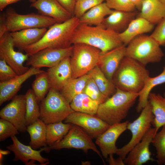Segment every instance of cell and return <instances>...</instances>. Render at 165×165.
Masks as SVG:
<instances>
[{
    "label": "cell",
    "mask_w": 165,
    "mask_h": 165,
    "mask_svg": "<svg viewBox=\"0 0 165 165\" xmlns=\"http://www.w3.org/2000/svg\"><path fill=\"white\" fill-rule=\"evenodd\" d=\"M112 10L103 2L93 7L85 13L79 19L80 23L90 25H99Z\"/></svg>",
    "instance_id": "obj_27"
},
{
    "label": "cell",
    "mask_w": 165,
    "mask_h": 165,
    "mask_svg": "<svg viewBox=\"0 0 165 165\" xmlns=\"http://www.w3.org/2000/svg\"><path fill=\"white\" fill-rule=\"evenodd\" d=\"M157 24L150 35L160 46H165V17Z\"/></svg>",
    "instance_id": "obj_41"
},
{
    "label": "cell",
    "mask_w": 165,
    "mask_h": 165,
    "mask_svg": "<svg viewBox=\"0 0 165 165\" xmlns=\"http://www.w3.org/2000/svg\"><path fill=\"white\" fill-rule=\"evenodd\" d=\"M107 159L108 162L110 165H125L124 160L119 156L117 159H115L113 157V155H111L108 156Z\"/></svg>",
    "instance_id": "obj_45"
},
{
    "label": "cell",
    "mask_w": 165,
    "mask_h": 165,
    "mask_svg": "<svg viewBox=\"0 0 165 165\" xmlns=\"http://www.w3.org/2000/svg\"><path fill=\"white\" fill-rule=\"evenodd\" d=\"M35 76L32 84V89L39 103L45 97L50 86L46 72L38 74Z\"/></svg>",
    "instance_id": "obj_35"
},
{
    "label": "cell",
    "mask_w": 165,
    "mask_h": 165,
    "mask_svg": "<svg viewBox=\"0 0 165 165\" xmlns=\"http://www.w3.org/2000/svg\"><path fill=\"white\" fill-rule=\"evenodd\" d=\"M11 138L13 143L7 146L6 148L14 153L15 157L13 161L20 160L25 164H28L30 160L37 161L42 165L49 163V159L43 157L41 155V152L43 151L46 152L50 151L48 146L41 148L40 149L37 150L33 149L30 145H26L21 143L15 136Z\"/></svg>",
    "instance_id": "obj_17"
},
{
    "label": "cell",
    "mask_w": 165,
    "mask_h": 165,
    "mask_svg": "<svg viewBox=\"0 0 165 165\" xmlns=\"http://www.w3.org/2000/svg\"><path fill=\"white\" fill-rule=\"evenodd\" d=\"M154 118L152 107L148 102L141 112L139 116L132 122H129L127 129L131 133V138L127 144L118 148L116 154L124 160L129 152L141 140L151 127Z\"/></svg>",
    "instance_id": "obj_9"
},
{
    "label": "cell",
    "mask_w": 165,
    "mask_h": 165,
    "mask_svg": "<svg viewBox=\"0 0 165 165\" xmlns=\"http://www.w3.org/2000/svg\"><path fill=\"white\" fill-rule=\"evenodd\" d=\"M160 1H161L163 3L165 4V0H160Z\"/></svg>",
    "instance_id": "obj_50"
},
{
    "label": "cell",
    "mask_w": 165,
    "mask_h": 165,
    "mask_svg": "<svg viewBox=\"0 0 165 165\" xmlns=\"http://www.w3.org/2000/svg\"><path fill=\"white\" fill-rule=\"evenodd\" d=\"M70 57H66L46 71L50 88L61 92L72 78Z\"/></svg>",
    "instance_id": "obj_18"
},
{
    "label": "cell",
    "mask_w": 165,
    "mask_h": 165,
    "mask_svg": "<svg viewBox=\"0 0 165 165\" xmlns=\"http://www.w3.org/2000/svg\"><path fill=\"white\" fill-rule=\"evenodd\" d=\"M154 135L152 142L156 151V160L158 165L164 164L165 163V125Z\"/></svg>",
    "instance_id": "obj_36"
},
{
    "label": "cell",
    "mask_w": 165,
    "mask_h": 165,
    "mask_svg": "<svg viewBox=\"0 0 165 165\" xmlns=\"http://www.w3.org/2000/svg\"><path fill=\"white\" fill-rule=\"evenodd\" d=\"M126 54V47L124 45L105 53H101L98 65L109 80L112 81L114 74Z\"/></svg>",
    "instance_id": "obj_20"
},
{
    "label": "cell",
    "mask_w": 165,
    "mask_h": 165,
    "mask_svg": "<svg viewBox=\"0 0 165 165\" xmlns=\"http://www.w3.org/2000/svg\"><path fill=\"white\" fill-rule=\"evenodd\" d=\"M10 32H7L0 38V58L5 60L19 75L22 74L29 69L24 65L29 56L26 53L16 51Z\"/></svg>",
    "instance_id": "obj_11"
},
{
    "label": "cell",
    "mask_w": 165,
    "mask_h": 165,
    "mask_svg": "<svg viewBox=\"0 0 165 165\" xmlns=\"http://www.w3.org/2000/svg\"><path fill=\"white\" fill-rule=\"evenodd\" d=\"M136 8L140 10L143 3L145 0H130Z\"/></svg>",
    "instance_id": "obj_47"
},
{
    "label": "cell",
    "mask_w": 165,
    "mask_h": 165,
    "mask_svg": "<svg viewBox=\"0 0 165 165\" xmlns=\"http://www.w3.org/2000/svg\"><path fill=\"white\" fill-rule=\"evenodd\" d=\"M73 49V45L64 49H45L29 56L26 65L38 68H51L66 57H71Z\"/></svg>",
    "instance_id": "obj_13"
},
{
    "label": "cell",
    "mask_w": 165,
    "mask_h": 165,
    "mask_svg": "<svg viewBox=\"0 0 165 165\" xmlns=\"http://www.w3.org/2000/svg\"><path fill=\"white\" fill-rule=\"evenodd\" d=\"M40 68L31 67L25 73L5 82H0V105L16 95L22 84L31 76L44 72Z\"/></svg>",
    "instance_id": "obj_19"
},
{
    "label": "cell",
    "mask_w": 165,
    "mask_h": 165,
    "mask_svg": "<svg viewBox=\"0 0 165 165\" xmlns=\"http://www.w3.org/2000/svg\"><path fill=\"white\" fill-rule=\"evenodd\" d=\"M19 131L11 122L6 119H0V141L19 134Z\"/></svg>",
    "instance_id": "obj_39"
},
{
    "label": "cell",
    "mask_w": 165,
    "mask_h": 165,
    "mask_svg": "<svg viewBox=\"0 0 165 165\" xmlns=\"http://www.w3.org/2000/svg\"><path fill=\"white\" fill-rule=\"evenodd\" d=\"M76 0V1H77V0Z\"/></svg>",
    "instance_id": "obj_51"
},
{
    "label": "cell",
    "mask_w": 165,
    "mask_h": 165,
    "mask_svg": "<svg viewBox=\"0 0 165 165\" xmlns=\"http://www.w3.org/2000/svg\"><path fill=\"white\" fill-rule=\"evenodd\" d=\"M26 112L25 94L16 95L10 102L1 110L0 117L12 123L19 131L24 133L27 131Z\"/></svg>",
    "instance_id": "obj_12"
},
{
    "label": "cell",
    "mask_w": 165,
    "mask_h": 165,
    "mask_svg": "<svg viewBox=\"0 0 165 165\" xmlns=\"http://www.w3.org/2000/svg\"><path fill=\"white\" fill-rule=\"evenodd\" d=\"M29 134V145L37 150L48 146L46 139V124L39 118L27 127Z\"/></svg>",
    "instance_id": "obj_28"
},
{
    "label": "cell",
    "mask_w": 165,
    "mask_h": 165,
    "mask_svg": "<svg viewBox=\"0 0 165 165\" xmlns=\"http://www.w3.org/2000/svg\"><path fill=\"white\" fill-rule=\"evenodd\" d=\"M64 122L81 127L92 138H97L110 126L96 115L76 112L71 113Z\"/></svg>",
    "instance_id": "obj_14"
},
{
    "label": "cell",
    "mask_w": 165,
    "mask_h": 165,
    "mask_svg": "<svg viewBox=\"0 0 165 165\" xmlns=\"http://www.w3.org/2000/svg\"><path fill=\"white\" fill-rule=\"evenodd\" d=\"M92 139L83 129L72 124L68 133L62 139L48 146L50 150L72 148L79 149L86 154L88 150L91 149L102 158L100 152Z\"/></svg>",
    "instance_id": "obj_10"
},
{
    "label": "cell",
    "mask_w": 165,
    "mask_h": 165,
    "mask_svg": "<svg viewBox=\"0 0 165 165\" xmlns=\"http://www.w3.org/2000/svg\"><path fill=\"white\" fill-rule=\"evenodd\" d=\"M164 83L165 66L160 74L153 77L149 76L146 79L143 88L138 93V102L136 107V110L138 112H141L148 103V96L153 88Z\"/></svg>",
    "instance_id": "obj_29"
},
{
    "label": "cell",
    "mask_w": 165,
    "mask_h": 165,
    "mask_svg": "<svg viewBox=\"0 0 165 165\" xmlns=\"http://www.w3.org/2000/svg\"><path fill=\"white\" fill-rule=\"evenodd\" d=\"M73 16L76 1L75 0H57Z\"/></svg>",
    "instance_id": "obj_43"
},
{
    "label": "cell",
    "mask_w": 165,
    "mask_h": 165,
    "mask_svg": "<svg viewBox=\"0 0 165 165\" xmlns=\"http://www.w3.org/2000/svg\"><path fill=\"white\" fill-rule=\"evenodd\" d=\"M10 153L9 151L7 150V151H4L2 149H0V163H2V157L4 155H6L7 154H9Z\"/></svg>",
    "instance_id": "obj_48"
},
{
    "label": "cell",
    "mask_w": 165,
    "mask_h": 165,
    "mask_svg": "<svg viewBox=\"0 0 165 165\" xmlns=\"http://www.w3.org/2000/svg\"><path fill=\"white\" fill-rule=\"evenodd\" d=\"M106 0H78L76 1L74 16L79 19L90 9Z\"/></svg>",
    "instance_id": "obj_38"
},
{
    "label": "cell",
    "mask_w": 165,
    "mask_h": 165,
    "mask_svg": "<svg viewBox=\"0 0 165 165\" xmlns=\"http://www.w3.org/2000/svg\"><path fill=\"white\" fill-rule=\"evenodd\" d=\"M70 63L73 78L87 73L98 65L101 51L94 47L83 43L73 44Z\"/></svg>",
    "instance_id": "obj_7"
},
{
    "label": "cell",
    "mask_w": 165,
    "mask_h": 165,
    "mask_svg": "<svg viewBox=\"0 0 165 165\" xmlns=\"http://www.w3.org/2000/svg\"><path fill=\"white\" fill-rule=\"evenodd\" d=\"M140 10L136 17L142 18L154 25L165 17V4L160 0H145Z\"/></svg>",
    "instance_id": "obj_25"
},
{
    "label": "cell",
    "mask_w": 165,
    "mask_h": 165,
    "mask_svg": "<svg viewBox=\"0 0 165 165\" xmlns=\"http://www.w3.org/2000/svg\"><path fill=\"white\" fill-rule=\"evenodd\" d=\"M76 43L94 47L101 53L123 45L118 33L104 28L101 24L93 26L82 23L77 28L72 39V44Z\"/></svg>",
    "instance_id": "obj_2"
},
{
    "label": "cell",
    "mask_w": 165,
    "mask_h": 165,
    "mask_svg": "<svg viewBox=\"0 0 165 165\" xmlns=\"http://www.w3.org/2000/svg\"><path fill=\"white\" fill-rule=\"evenodd\" d=\"M30 7L36 9L41 14L52 18L59 23L66 21L73 16L57 0H37L32 3Z\"/></svg>",
    "instance_id": "obj_21"
},
{
    "label": "cell",
    "mask_w": 165,
    "mask_h": 165,
    "mask_svg": "<svg viewBox=\"0 0 165 165\" xmlns=\"http://www.w3.org/2000/svg\"><path fill=\"white\" fill-rule=\"evenodd\" d=\"M155 128L151 127L141 140L129 152L124 159L127 165H142L149 161L156 160L151 157L150 145L155 134Z\"/></svg>",
    "instance_id": "obj_16"
},
{
    "label": "cell",
    "mask_w": 165,
    "mask_h": 165,
    "mask_svg": "<svg viewBox=\"0 0 165 165\" xmlns=\"http://www.w3.org/2000/svg\"><path fill=\"white\" fill-rule=\"evenodd\" d=\"M26 100V122L27 126L39 118V105L32 89L28 90L25 94Z\"/></svg>",
    "instance_id": "obj_34"
},
{
    "label": "cell",
    "mask_w": 165,
    "mask_h": 165,
    "mask_svg": "<svg viewBox=\"0 0 165 165\" xmlns=\"http://www.w3.org/2000/svg\"><path fill=\"white\" fill-rule=\"evenodd\" d=\"M154 27V24L145 19L136 17L131 21L127 29L119 35L121 40L126 46L137 36L151 32Z\"/></svg>",
    "instance_id": "obj_24"
},
{
    "label": "cell",
    "mask_w": 165,
    "mask_h": 165,
    "mask_svg": "<svg viewBox=\"0 0 165 165\" xmlns=\"http://www.w3.org/2000/svg\"><path fill=\"white\" fill-rule=\"evenodd\" d=\"M99 104L83 92L75 96L70 103L75 112L96 115Z\"/></svg>",
    "instance_id": "obj_30"
},
{
    "label": "cell",
    "mask_w": 165,
    "mask_h": 165,
    "mask_svg": "<svg viewBox=\"0 0 165 165\" xmlns=\"http://www.w3.org/2000/svg\"><path fill=\"white\" fill-rule=\"evenodd\" d=\"M149 76V72L145 66L125 56L114 74L112 81L117 88L138 93Z\"/></svg>",
    "instance_id": "obj_3"
},
{
    "label": "cell",
    "mask_w": 165,
    "mask_h": 165,
    "mask_svg": "<svg viewBox=\"0 0 165 165\" xmlns=\"http://www.w3.org/2000/svg\"><path fill=\"white\" fill-rule=\"evenodd\" d=\"M138 95L116 88L114 94L99 105L96 115L110 125L120 123L127 116Z\"/></svg>",
    "instance_id": "obj_4"
},
{
    "label": "cell",
    "mask_w": 165,
    "mask_h": 165,
    "mask_svg": "<svg viewBox=\"0 0 165 165\" xmlns=\"http://www.w3.org/2000/svg\"><path fill=\"white\" fill-rule=\"evenodd\" d=\"M39 119L46 124L62 122L75 112L61 92L50 88L40 102Z\"/></svg>",
    "instance_id": "obj_6"
},
{
    "label": "cell",
    "mask_w": 165,
    "mask_h": 165,
    "mask_svg": "<svg viewBox=\"0 0 165 165\" xmlns=\"http://www.w3.org/2000/svg\"><path fill=\"white\" fill-rule=\"evenodd\" d=\"M87 74L94 80L101 92L107 98L116 92V88L114 83L106 77L98 65Z\"/></svg>",
    "instance_id": "obj_31"
},
{
    "label": "cell",
    "mask_w": 165,
    "mask_h": 165,
    "mask_svg": "<svg viewBox=\"0 0 165 165\" xmlns=\"http://www.w3.org/2000/svg\"><path fill=\"white\" fill-rule=\"evenodd\" d=\"M83 92L98 102L99 105L105 102L108 98L101 92L94 80L90 76Z\"/></svg>",
    "instance_id": "obj_37"
},
{
    "label": "cell",
    "mask_w": 165,
    "mask_h": 165,
    "mask_svg": "<svg viewBox=\"0 0 165 165\" xmlns=\"http://www.w3.org/2000/svg\"><path fill=\"white\" fill-rule=\"evenodd\" d=\"M129 121L116 123L111 125L96 138V144L99 146L102 156L107 159L111 155L116 154L118 148L116 142L120 136L127 130Z\"/></svg>",
    "instance_id": "obj_15"
},
{
    "label": "cell",
    "mask_w": 165,
    "mask_h": 165,
    "mask_svg": "<svg viewBox=\"0 0 165 165\" xmlns=\"http://www.w3.org/2000/svg\"><path fill=\"white\" fill-rule=\"evenodd\" d=\"M80 24L79 19L75 16L63 22L57 23L49 27L39 41L27 47L24 51L30 56L46 48L69 47L72 46L73 36Z\"/></svg>",
    "instance_id": "obj_1"
},
{
    "label": "cell",
    "mask_w": 165,
    "mask_h": 165,
    "mask_svg": "<svg viewBox=\"0 0 165 165\" xmlns=\"http://www.w3.org/2000/svg\"><path fill=\"white\" fill-rule=\"evenodd\" d=\"M21 0H0V10L2 11L8 5Z\"/></svg>",
    "instance_id": "obj_46"
},
{
    "label": "cell",
    "mask_w": 165,
    "mask_h": 165,
    "mask_svg": "<svg viewBox=\"0 0 165 165\" xmlns=\"http://www.w3.org/2000/svg\"><path fill=\"white\" fill-rule=\"evenodd\" d=\"M7 32L6 24L5 14L4 12L2 13L0 16V38Z\"/></svg>",
    "instance_id": "obj_44"
},
{
    "label": "cell",
    "mask_w": 165,
    "mask_h": 165,
    "mask_svg": "<svg viewBox=\"0 0 165 165\" xmlns=\"http://www.w3.org/2000/svg\"><path fill=\"white\" fill-rule=\"evenodd\" d=\"M164 165H165V163H164Z\"/></svg>",
    "instance_id": "obj_52"
},
{
    "label": "cell",
    "mask_w": 165,
    "mask_h": 165,
    "mask_svg": "<svg viewBox=\"0 0 165 165\" xmlns=\"http://www.w3.org/2000/svg\"><path fill=\"white\" fill-rule=\"evenodd\" d=\"M148 100L154 116L152 125L155 128L156 134L161 127L165 125V92L163 95L151 92Z\"/></svg>",
    "instance_id": "obj_26"
},
{
    "label": "cell",
    "mask_w": 165,
    "mask_h": 165,
    "mask_svg": "<svg viewBox=\"0 0 165 165\" xmlns=\"http://www.w3.org/2000/svg\"><path fill=\"white\" fill-rule=\"evenodd\" d=\"M18 75L3 60H0V82L8 81Z\"/></svg>",
    "instance_id": "obj_42"
},
{
    "label": "cell",
    "mask_w": 165,
    "mask_h": 165,
    "mask_svg": "<svg viewBox=\"0 0 165 165\" xmlns=\"http://www.w3.org/2000/svg\"><path fill=\"white\" fill-rule=\"evenodd\" d=\"M47 28L24 29L10 32L15 47L23 50L39 41L47 31Z\"/></svg>",
    "instance_id": "obj_23"
},
{
    "label": "cell",
    "mask_w": 165,
    "mask_h": 165,
    "mask_svg": "<svg viewBox=\"0 0 165 165\" xmlns=\"http://www.w3.org/2000/svg\"><path fill=\"white\" fill-rule=\"evenodd\" d=\"M105 2L110 9L116 10L132 12L136 8L130 0H106Z\"/></svg>",
    "instance_id": "obj_40"
},
{
    "label": "cell",
    "mask_w": 165,
    "mask_h": 165,
    "mask_svg": "<svg viewBox=\"0 0 165 165\" xmlns=\"http://www.w3.org/2000/svg\"><path fill=\"white\" fill-rule=\"evenodd\" d=\"M160 46L150 35H141L136 37L126 47V56L145 66L160 62L164 55Z\"/></svg>",
    "instance_id": "obj_5"
},
{
    "label": "cell",
    "mask_w": 165,
    "mask_h": 165,
    "mask_svg": "<svg viewBox=\"0 0 165 165\" xmlns=\"http://www.w3.org/2000/svg\"><path fill=\"white\" fill-rule=\"evenodd\" d=\"M72 124L62 122L46 124V139L48 146L62 139L68 133Z\"/></svg>",
    "instance_id": "obj_33"
},
{
    "label": "cell",
    "mask_w": 165,
    "mask_h": 165,
    "mask_svg": "<svg viewBox=\"0 0 165 165\" xmlns=\"http://www.w3.org/2000/svg\"><path fill=\"white\" fill-rule=\"evenodd\" d=\"M138 14L136 11L126 12L112 10L104 19L101 25L106 29L119 34L124 31Z\"/></svg>",
    "instance_id": "obj_22"
},
{
    "label": "cell",
    "mask_w": 165,
    "mask_h": 165,
    "mask_svg": "<svg viewBox=\"0 0 165 165\" xmlns=\"http://www.w3.org/2000/svg\"><path fill=\"white\" fill-rule=\"evenodd\" d=\"M89 77L90 75L87 74L78 78H72L64 87L61 93L70 103L75 96L83 92Z\"/></svg>",
    "instance_id": "obj_32"
},
{
    "label": "cell",
    "mask_w": 165,
    "mask_h": 165,
    "mask_svg": "<svg viewBox=\"0 0 165 165\" xmlns=\"http://www.w3.org/2000/svg\"><path fill=\"white\" fill-rule=\"evenodd\" d=\"M29 0L32 3H33L36 1L37 0Z\"/></svg>",
    "instance_id": "obj_49"
},
{
    "label": "cell",
    "mask_w": 165,
    "mask_h": 165,
    "mask_svg": "<svg viewBox=\"0 0 165 165\" xmlns=\"http://www.w3.org/2000/svg\"><path fill=\"white\" fill-rule=\"evenodd\" d=\"M5 14L6 30L9 32L29 28H47L58 22L52 18L42 14H20L12 7L8 8Z\"/></svg>",
    "instance_id": "obj_8"
}]
</instances>
